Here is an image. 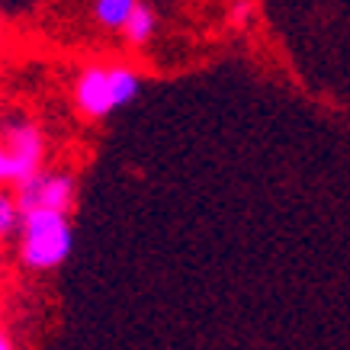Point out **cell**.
I'll use <instances>...</instances> for the list:
<instances>
[{"instance_id": "1", "label": "cell", "mask_w": 350, "mask_h": 350, "mask_svg": "<svg viewBox=\"0 0 350 350\" xmlns=\"http://www.w3.org/2000/svg\"><path fill=\"white\" fill-rule=\"evenodd\" d=\"M75 247L68 213L58 209H26L20 222V264L32 273H49L62 267Z\"/></svg>"}, {"instance_id": "2", "label": "cell", "mask_w": 350, "mask_h": 350, "mask_svg": "<svg viewBox=\"0 0 350 350\" xmlns=\"http://www.w3.org/2000/svg\"><path fill=\"white\" fill-rule=\"evenodd\" d=\"M77 196V183L68 170H36L32 177L16 183V200H20L23 213L26 209H58V213H71Z\"/></svg>"}, {"instance_id": "3", "label": "cell", "mask_w": 350, "mask_h": 350, "mask_svg": "<svg viewBox=\"0 0 350 350\" xmlns=\"http://www.w3.org/2000/svg\"><path fill=\"white\" fill-rule=\"evenodd\" d=\"M0 138L7 142V148L16 164V183L32 177L36 170H42L45 164V135L42 129L23 116H13L0 126Z\"/></svg>"}, {"instance_id": "4", "label": "cell", "mask_w": 350, "mask_h": 350, "mask_svg": "<svg viewBox=\"0 0 350 350\" xmlns=\"http://www.w3.org/2000/svg\"><path fill=\"white\" fill-rule=\"evenodd\" d=\"M75 107L84 119H107L116 107L113 100V84H109V68L90 64L81 71V77L75 81Z\"/></svg>"}, {"instance_id": "5", "label": "cell", "mask_w": 350, "mask_h": 350, "mask_svg": "<svg viewBox=\"0 0 350 350\" xmlns=\"http://www.w3.org/2000/svg\"><path fill=\"white\" fill-rule=\"evenodd\" d=\"M135 7L138 0H94V20L103 29H122Z\"/></svg>"}, {"instance_id": "6", "label": "cell", "mask_w": 350, "mask_h": 350, "mask_svg": "<svg viewBox=\"0 0 350 350\" xmlns=\"http://www.w3.org/2000/svg\"><path fill=\"white\" fill-rule=\"evenodd\" d=\"M109 84H113V100H116V107H126L138 96L142 90V77H138L135 68H129V64H113L109 68Z\"/></svg>"}, {"instance_id": "7", "label": "cell", "mask_w": 350, "mask_h": 350, "mask_svg": "<svg viewBox=\"0 0 350 350\" xmlns=\"http://www.w3.org/2000/svg\"><path fill=\"white\" fill-rule=\"evenodd\" d=\"M154 10H151L148 3H138L135 10H132V16L126 20V26H122V32H126V39L132 45H145L154 36Z\"/></svg>"}, {"instance_id": "8", "label": "cell", "mask_w": 350, "mask_h": 350, "mask_svg": "<svg viewBox=\"0 0 350 350\" xmlns=\"http://www.w3.org/2000/svg\"><path fill=\"white\" fill-rule=\"evenodd\" d=\"M20 222H23V206L16 200V193L0 190V234L3 238L20 234Z\"/></svg>"}, {"instance_id": "9", "label": "cell", "mask_w": 350, "mask_h": 350, "mask_svg": "<svg viewBox=\"0 0 350 350\" xmlns=\"http://www.w3.org/2000/svg\"><path fill=\"white\" fill-rule=\"evenodd\" d=\"M3 183H16V164H13V154L7 148V142L0 138V187Z\"/></svg>"}, {"instance_id": "10", "label": "cell", "mask_w": 350, "mask_h": 350, "mask_svg": "<svg viewBox=\"0 0 350 350\" xmlns=\"http://www.w3.org/2000/svg\"><path fill=\"white\" fill-rule=\"evenodd\" d=\"M247 16H251V3H247V0H238V3H234L232 20H234V23H244Z\"/></svg>"}, {"instance_id": "11", "label": "cell", "mask_w": 350, "mask_h": 350, "mask_svg": "<svg viewBox=\"0 0 350 350\" xmlns=\"http://www.w3.org/2000/svg\"><path fill=\"white\" fill-rule=\"evenodd\" d=\"M0 350H16V344H13V338L7 334V331L0 328Z\"/></svg>"}, {"instance_id": "12", "label": "cell", "mask_w": 350, "mask_h": 350, "mask_svg": "<svg viewBox=\"0 0 350 350\" xmlns=\"http://www.w3.org/2000/svg\"><path fill=\"white\" fill-rule=\"evenodd\" d=\"M0 276H3V234H0Z\"/></svg>"}]
</instances>
